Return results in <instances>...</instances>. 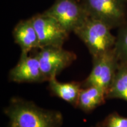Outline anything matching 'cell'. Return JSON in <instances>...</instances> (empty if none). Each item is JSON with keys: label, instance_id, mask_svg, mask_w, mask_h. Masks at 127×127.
Returning a JSON list of instances; mask_svg holds the SVG:
<instances>
[{"label": "cell", "instance_id": "ba28073f", "mask_svg": "<svg viewBox=\"0 0 127 127\" xmlns=\"http://www.w3.org/2000/svg\"><path fill=\"white\" fill-rule=\"evenodd\" d=\"M8 79L17 83H41L47 81L35 55H20L18 63L11 69Z\"/></svg>", "mask_w": 127, "mask_h": 127}, {"label": "cell", "instance_id": "8fae6325", "mask_svg": "<svg viewBox=\"0 0 127 127\" xmlns=\"http://www.w3.org/2000/svg\"><path fill=\"white\" fill-rule=\"evenodd\" d=\"M107 92L96 86L82 88L79 94L77 108L86 114L91 112L104 104L107 100Z\"/></svg>", "mask_w": 127, "mask_h": 127}, {"label": "cell", "instance_id": "7c38bea8", "mask_svg": "<svg viewBox=\"0 0 127 127\" xmlns=\"http://www.w3.org/2000/svg\"><path fill=\"white\" fill-rule=\"evenodd\" d=\"M106 98L107 99H121L127 102V64L120 63Z\"/></svg>", "mask_w": 127, "mask_h": 127}, {"label": "cell", "instance_id": "9a60e30c", "mask_svg": "<svg viewBox=\"0 0 127 127\" xmlns=\"http://www.w3.org/2000/svg\"><path fill=\"white\" fill-rule=\"evenodd\" d=\"M93 127H102V124H101V123H99L96 124L95 125V126H94Z\"/></svg>", "mask_w": 127, "mask_h": 127}, {"label": "cell", "instance_id": "52a82bcc", "mask_svg": "<svg viewBox=\"0 0 127 127\" xmlns=\"http://www.w3.org/2000/svg\"><path fill=\"white\" fill-rule=\"evenodd\" d=\"M31 20L37 33L40 48L50 46L63 47L69 34L54 18L43 12L34 15Z\"/></svg>", "mask_w": 127, "mask_h": 127}, {"label": "cell", "instance_id": "3957f363", "mask_svg": "<svg viewBox=\"0 0 127 127\" xmlns=\"http://www.w3.org/2000/svg\"><path fill=\"white\" fill-rule=\"evenodd\" d=\"M89 17L107 24L111 29L127 22V2L124 0H81Z\"/></svg>", "mask_w": 127, "mask_h": 127}, {"label": "cell", "instance_id": "9c48e42d", "mask_svg": "<svg viewBox=\"0 0 127 127\" xmlns=\"http://www.w3.org/2000/svg\"><path fill=\"white\" fill-rule=\"evenodd\" d=\"M14 41L19 45L21 54H29L35 49H40L37 33L31 18L21 20L12 31Z\"/></svg>", "mask_w": 127, "mask_h": 127}, {"label": "cell", "instance_id": "5bb4252c", "mask_svg": "<svg viewBox=\"0 0 127 127\" xmlns=\"http://www.w3.org/2000/svg\"><path fill=\"white\" fill-rule=\"evenodd\" d=\"M101 124L103 127H127V117L114 112L108 115Z\"/></svg>", "mask_w": 127, "mask_h": 127}, {"label": "cell", "instance_id": "2e32d148", "mask_svg": "<svg viewBox=\"0 0 127 127\" xmlns=\"http://www.w3.org/2000/svg\"><path fill=\"white\" fill-rule=\"evenodd\" d=\"M124 1H126V2H127V0H124Z\"/></svg>", "mask_w": 127, "mask_h": 127}, {"label": "cell", "instance_id": "5b68a950", "mask_svg": "<svg viewBox=\"0 0 127 127\" xmlns=\"http://www.w3.org/2000/svg\"><path fill=\"white\" fill-rule=\"evenodd\" d=\"M93 67L88 77L82 82L83 88L96 86L107 92L120 64L114 49L92 57Z\"/></svg>", "mask_w": 127, "mask_h": 127}, {"label": "cell", "instance_id": "7a4b0ae2", "mask_svg": "<svg viewBox=\"0 0 127 127\" xmlns=\"http://www.w3.org/2000/svg\"><path fill=\"white\" fill-rule=\"evenodd\" d=\"M111 30L103 22L89 17L74 33L86 45L92 57H94L114 48L116 36Z\"/></svg>", "mask_w": 127, "mask_h": 127}, {"label": "cell", "instance_id": "277c9868", "mask_svg": "<svg viewBox=\"0 0 127 127\" xmlns=\"http://www.w3.org/2000/svg\"><path fill=\"white\" fill-rule=\"evenodd\" d=\"M44 12L54 18L68 34L74 32L90 17L81 0H55Z\"/></svg>", "mask_w": 127, "mask_h": 127}, {"label": "cell", "instance_id": "30bf717a", "mask_svg": "<svg viewBox=\"0 0 127 127\" xmlns=\"http://www.w3.org/2000/svg\"><path fill=\"white\" fill-rule=\"evenodd\" d=\"M48 82L49 91L52 95L77 108L79 94L83 88L81 82H62L58 81L57 77H54Z\"/></svg>", "mask_w": 127, "mask_h": 127}, {"label": "cell", "instance_id": "4fadbf2b", "mask_svg": "<svg viewBox=\"0 0 127 127\" xmlns=\"http://www.w3.org/2000/svg\"><path fill=\"white\" fill-rule=\"evenodd\" d=\"M114 49L120 63L127 64V22L119 28Z\"/></svg>", "mask_w": 127, "mask_h": 127}, {"label": "cell", "instance_id": "8992f818", "mask_svg": "<svg viewBox=\"0 0 127 127\" xmlns=\"http://www.w3.org/2000/svg\"><path fill=\"white\" fill-rule=\"evenodd\" d=\"M38 59L41 69L47 81L60 74L77 60L74 52L65 50L63 47H42L35 54Z\"/></svg>", "mask_w": 127, "mask_h": 127}, {"label": "cell", "instance_id": "6da1fadb", "mask_svg": "<svg viewBox=\"0 0 127 127\" xmlns=\"http://www.w3.org/2000/svg\"><path fill=\"white\" fill-rule=\"evenodd\" d=\"M4 112L9 119L7 127H61L64 121L60 111L43 108L17 96L11 99Z\"/></svg>", "mask_w": 127, "mask_h": 127}]
</instances>
